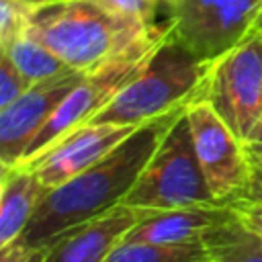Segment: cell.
Returning a JSON list of instances; mask_svg holds the SVG:
<instances>
[{
	"label": "cell",
	"mask_w": 262,
	"mask_h": 262,
	"mask_svg": "<svg viewBox=\"0 0 262 262\" xmlns=\"http://www.w3.org/2000/svg\"><path fill=\"white\" fill-rule=\"evenodd\" d=\"M196 158L217 205H235L242 199L248 162L246 141H242L205 98H194L186 106Z\"/></svg>",
	"instance_id": "obj_8"
},
{
	"label": "cell",
	"mask_w": 262,
	"mask_h": 262,
	"mask_svg": "<svg viewBox=\"0 0 262 262\" xmlns=\"http://www.w3.org/2000/svg\"><path fill=\"white\" fill-rule=\"evenodd\" d=\"M207 260V250L203 242L190 244H139V242H121L104 262H203Z\"/></svg>",
	"instance_id": "obj_16"
},
{
	"label": "cell",
	"mask_w": 262,
	"mask_h": 262,
	"mask_svg": "<svg viewBox=\"0 0 262 262\" xmlns=\"http://www.w3.org/2000/svg\"><path fill=\"white\" fill-rule=\"evenodd\" d=\"M246 162H248V176L239 201L262 203V143H246Z\"/></svg>",
	"instance_id": "obj_19"
},
{
	"label": "cell",
	"mask_w": 262,
	"mask_h": 262,
	"mask_svg": "<svg viewBox=\"0 0 262 262\" xmlns=\"http://www.w3.org/2000/svg\"><path fill=\"white\" fill-rule=\"evenodd\" d=\"M33 4L25 0H0V47H6L12 39L27 33Z\"/></svg>",
	"instance_id": "obj_17"
},
{
	"label": "cell",
	"mask_w": 262,
	"mask_h": 262,
	"mask_svg": "<svg viewBox=\"0 0 262 262\" xmlns=\"http://www.w3.org/2000/svg\"><path fill=\"white\" fill-rule=\"evenodd\" d=\"M158 43L133 49V51L121 55L119 59H115V61H111V63H106L94 72L84 74V78L70 90V94L53 111L49 121L35 135V139L31 141V145H29V149H27V154L18 166L33 164L51 145H55L61 137H66L68 133L76 131L78 127L90 123V119L100 108H104L113 100V96L135 76V72L145 63V59L149 57L151 49Z\"/></svg>",
	"instance_id": "obj_5"
},
{
	"label": "cell",
	"mask_w": 262,
	"mask_h": 262,
	"mask_svg": "<svg viewBox=\"0 0 262 262\" xmlns=\"http://www.w3.org/2000/svg\"><path fill=\"white\" fill-rule=\"evenodd\" d=\"M242 223L262 239V203H235Z\"/></svg>",
	"instance_id": "obj_21"
},
{
	"label": "cell",
	"mask_w": 262,
	"mask_h": 262,
	"mask_svg": "<svg viewBox=\"0 0 262 262\" xmlns=\"http://www.w3.org/2000/svg\"><path fill=\"white\" fill-rule=\"evenodd\" d=\"M137 127L139 125L86 123L61 137L55 145H51L41 158H37L29 166L37 172L39 180L47 188H53L104 158Z\"/></svg>",
	"instance_id": "obj_10"
},
{
	"label": "cell",
	"mask_w": 262,
	"mask_h": 262,
	"mask_svg": "<svg viewBox=\"0 0 262 262\" xmlns=\"http://www.w3.org/2000/svg\"><path fill=\"white\" fill-rule=\"evenodd\" d=\"M47 186L31 166L2 168L0 192V248L16 242L29 225Z\"/></svg>",
	"instance_id": "obj_13"
},
{
	"label": "cell",
	"mask_w": 262,
	"mask_h": 262,
	"mask_svg": "<svg viewBox=\"0 0 262 262\" xmlns=\"http://www.w3.org/2000/svg\"><path fill=\"white\" fill-rule=\"evenodd\" d=\"M237 219L233 205H192L145 215L121 242H139L156 246L203 242L213 229Z\"/></svg>",
	"instance_id": "obj_12"
},
{
	"label": "cell",
	"mask_w": 262,
	"mask_h": 262,
	"mask_svg": "<svg viewBox=\"0 0 262 262\" xmlns=\"http://www.w3.org/2000/svg\"><path fill=\"white\" fill-rule=\"evenodd\" d=\"M260 10L262 0H178L168 29L199 59L215 63L252 33Z\"/></svg>",
	"instance_id": "obj_7"
},
{
	"label": "cell",
	"mask_w": 262,
	"mask_h": 262,
	"mask_svg": "<svg viewBox=\"0 0 262 262\" xmlns=\"http://www.w3.org/2000/svg\"><path fill=\"white\" fill-rule=\"evenodd\" d=\"M213 63L199 59L168 29L135 76L90 123L141 125L203 96Z\"/></svg>",
	"instance_id": "obj_3"
},
{
	"label": "cell",
	"mask_w": 262,
	"mask_h": 262,
	"mask_svg": "<svg viewBox=\"0 0 262 262\" xmlns=\"http://www.w3.org/2000/svg\"><path fill=\"white\" fill-rule=\"evenodd\" d=\"M31 86L33 84L20 74V70L12 63V59L6 53H0V108L14 102Z\"/></svg>",
	"instance_id": "obj_18"
},
{
	"label": "cell",
	"mask_w": 262,
	"mask_h": 262,
	"mask_svg": "<svg viewBox=\"0 0 262 262\" xmlns=\"http://www.w3.org/2000/svg\"><path fill=\"white\" fill-rule=\"evenodd\" d=\"M0 49L12 59V63L20 70V74L31 84L49 80L61 72L72 70L61 57H57L49 47H45L41 41H37L29 33L18 35L6 47H0Z\"/></svg>",
	"instance_id": "obj_15"
},
{
	"label": "cell",
	"mask_w": 262,
	"mask_h": 262,
	"mask_svg": "<svg viewBox=\"0 0 262 262\" xmlns=\"http://www.w3.org/2000/svg\"><path fill=\"white\" fill-rule=\"evenodd\" d=\"M250 35H262V10H260V14H258V18H256Z\"/></svg>",
	"instance_id": "obj_24"
},
{
	"label": "cell",
	"mask_w": 262,
	"mask_h": 262,
	"mask_svg": "<svg viewBox=\"0 0 262 262\" xmlns=\"http://www.w3.org/2000/svg\"><path fill=\"white\" fill-rule=\"evenodd\" d=\"M147 2H151L154 6H158L160 10H164L166 12V16H168V12H170V8L178 2V0H147Z\"/></svg>",
	"instance_id": "obj_23"
},
{
	"label": "cell",
	"mask_w": 262,
	"mask_h": 262,
	"mask_svg": "<svg viewBox=\"0 0 262 262\" xmlns=\"http://www.w3.org/2000/svg\"><path fill=\"white\" fill-rule=\"evenodd\" d=\"M33 6H43V4H53V2H61V0H25Z\"/></svg>",
	"instance_id": "obj_25"
},
{
	"label": "cell",
	"mask_w": 262,
	"mask_h": 262,
	"mask_svg": "<svg viewBox=\"0 0 262 262\" xmlns=\"http://www.w3.org/2000/svg\"><path fill=\"white\" fill-rule=\"evenodd\" d=\"M201 98L211 102L242 141H248L262 115V35H248L213 63Z\"/></svg>",
	"instance_id": "obj_6"
},
{
	"label": "cell",
	"mask_w": 262,
	"mask_h": 262,
	"mask_svg": "<svg viewBox=\"0 0 262 262\" xmlns=\"http://www.w3.org/2000/svg\"><path fill=\"white\" fill-rule=\"evenodd\" d=\"M211 262H262V239L237 219L203 237Z\"/></svg>",
	"instance_id": "obj_14"
},
{
	"label": "cell",
	"mask_w": 262,
	"mask_h": 262,
	"mask_svg": "<svg viewBox=\"0 0 262 262\" xmlns=\"http://www.w3.org/2000/svg\"><path fill=\"white\" fill-rule=\"evenodd\" d=\"M84 78L82 72L68 70L49 80L33 84L14 102L0 108V164L2 168L18 166L31 141L49 121L53 111Z\"/></svg>",
	"instance_id": "obj_9"
},
{
	"label": "cell",
	"mask_w": 262,
	"mask_h": 262,
	"mask_svg": "<svg viewBox=\"0 0 262 262\" xmlns=\"http://www.w3.org/2000/svg\"><path fill=\"white\" fill-rule=\"evenodd\" d=\"M203 262H211V260H209V258H207V260H203Z\"/></svg>",
	"instance_id": "obj_26"
},
{
	"label": "cell",
	"mask_w": 262,
	"mask_h": 262,
	"mask_svg": "<svg viewBox=\"0 0 262 262\" xmlns=\"http://www.w3.org/2000/svg\"><path fill=\"white\" fill-rule=\"evenodd\" d=\"M246 143H262V115H260V119L256 121L254 129L250 131V137H248Z\"/></svg>",
	"instance_id": "obj_22"
},
{
	"label": "cell",
	"mask_w": 262,
	"mask_h": 262,
	"mask_svg": "<svg viewBox=\"0 0 262 262\" xmlns=\"http://www.w3.org/2000/svg\"><path fill=\"white\" fill-rule=\"evenodd\" d=\"M145 215L149 213L121 203L111 211L66 231L47 248L43 262H104L127 231L133 229Z\"/></svg>",
	"instance_id": "obj_11"
},
{
	"label": "cell",
	"mask_w": 262,
	"mask_h": 262,
	"mask_svg": "<svg viewBox=\"0 0 262 262\" xmlns=\"http://www.w3.org/2000/svg\"><path fill=\"white\" fill-rule=\"evenodd\" d=\"M184 108L186 106H178L158 119L141 123L104 158L70 180L47 188L16 242L31 248H49L72 227L121 205L164 133Z\"/></svg>",
	"instance_id": "obj_2"
},
{
	"label": "cell",
	"mask_w": 262,
	"mask_h": 262,
	"mask_svg": "<svg viewBox=\"0 0 262 262\" xmlns=\"http://www.w3.org/2000/svg\"><path fill=\"white\" fill-rule=\"evenodd\" d=\"M47 256V248H31L18 242L0 248V262H43Z\"/></svg>",
	"instance_id": "obj_20"
},
{
	"label": "cell",
	"mask_w": 262,
	"mask_h": 262,
	"mask_svg": "<svg viewBox=\"0 0 262 262\" xmlns=\"http://www.w3.org/2000/svg\"><path fill=\"white\" fill-rule=\"evenodd\" d=\"M211 203L217 205L196 158L184 108L164 133L160 145L123 199V205L154 213Z\"/></svg>",
	"instance_id": "obj_4"
},
{
	"label": "cell",
	"mask_w": 262,
	"mask_h": 262,
	"mask_svg": "<svg viewBox=\"0 0 262 262\" xmlns=\"http://www.w3.org/2000/svg\"><path fill=\"white\" fill-rule=\"evenodd\" d=\"M147 0H61L35 6L27 33L72 70L90 74L121 55L158 43L168 20Z\"/></svg>",
	"instance_id": "obj_1"
}]
</instances>
